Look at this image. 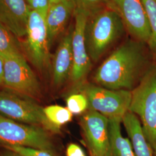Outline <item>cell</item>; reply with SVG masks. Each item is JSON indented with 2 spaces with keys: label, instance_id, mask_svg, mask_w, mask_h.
I'll list each match as a JSON object with an SVG mask.
<instances>
[{
  "label": "cell",
  "instance_id": "obj_16",
  "mask_svg": "<svg viewBox=\"0 0 156 156\" xmlns=\"http://www.w3.org/2000/svg\"><path fill=\"white\" fill-rule=\"evenodd\" d=\"M109 138L112 156H135L129 138L124 137L121 131L122 120H109Z\"/></svg>",
  "mask_w": 156,
  "mask_h": 156
},
{
  "label": "cell",
  "instance_id": "obj_13",
  "mask_svg": "<svg viewBox=\"0 0 156 156\" xmlns=\"http://www.w3.org/2000/svg\"><path fill=\"white\" fill-rule=\"evenodd\" d=\"M73 27H71L62 38L53 57L52 63L53 82L57 87L61 86L70 78L73 64Z\"/></svg>",
  "mask_w": 156,
  "mask_h": 156
},
{
  "label": "cell",
  "instance_id": "obj_8",
  "mask_svg": "<svg viewBox=\"0 0 156 156\" xmlns=\"http://www.w3.org/2000/svg\"><path fill=\"white\" fill-rule=\"evenodd\" d=\"M73 15L75 24L72 38L73 64L69 78L72 83L70 94L78 93L87 83V78L92 66L84 37V28L89 17L80 12L74 11Z\"/></svg>",
  "mask_w": 156,
  "mask_h": 156
},
{
  "label": "cell",
  "instance_id": "obj_23",
  "mask_svg": "<svg viewBox=\"0 0 156 156\" xmlns=\"http://www.w3.org/2000/svg\"><path fill=\"white\" fill-rule=\"evenodd\" d=\"M30 9L39 13L45 18L50 6L49 0H25Z\"/></svg>",
  "mask_w": 156,
  "mask_h": 156
},
{
  "label": "cell",
  "instance_id": "obj_25",
  "mask_svg": "<svg viewBox=\"0 0 156 156\" xmlns=\"http://www.w3.org/2000/svg\"><path fill=\"white\" fill-rule=\"evenodd\" d=\"M4 68V58L2 56L0 55V86H2V84H3Z\"/></svg>",
  "mask_w": 156,
  "mask_h": 156
},
{
  "label": "cell",
  "instance_id": "obj_1",
  "mask_svg": "<svg viewBox=\"0 0 156 156\" xmlns=\"http://www.w3.org/2000/svg\"><path fill=\"white\" fill-rule=\"evenodd\" d=\"M145 45L130 39L120 45L96 70L95 84L109 89L132 91L152 63Z\"/></svg>",
  "mask_w": 156,
  "mask_h": 156
},
{
  "label": "cell",
  "instance_id": "obj_22",
  "mask_svg": "<svg viewBox=\"0 0 156 156\" xmlns=\"http://www.w3.org/2000/svg\"><path fill=\"white\" fill-rule=\"evenodd\" d=\"M3 146L5 149L15 151L22 156H57L55 153L32 147L16 145H4Z\"/></svg>",
  "mask_w": 156,
  "mask_h": 156
},
{
  "label": "cell",
  "instance_id": "obj_6",
  "mask_svg": "<svg viewBox=\"0 0 156 156\" xmlns=\"http://www.w3.org/2000/svg\"><path fill=\"white\" fill-rule=\"evenodd\" d=\"M49 132L41 127L14 121L0 115V144L21 146L56 153Z\"/></svg>",
  "mask_w": 156,
  "mask_h": 156
},
{
  "label": "cell",
  "instance_id": "obj_26",
  "mask_svg": "<svg viewBox=\"0 0 156 156\" xmlns=\"http://www.w3.org/2000/svg\"><path fill=\"white\" fill-rule=\"evenodd\" d=\"M5 151H2L1 154L0 156H22L20 154L17 153L16 152L13 151L9 150V149H5Z\"/></svg>",
  "mask_w": 156,
  "mask_h": 156
},
{
  "label": "cell",
  "instance_id": "obj_18",
  "mask_svg": "<svg viewBox=\"0 0 156 156\" xmlns=\"http://www.w3.org/2000/svg\"><path fill=\"white\" fill-rule=\"evenodd\" d=\"M149 24L151 35L146 45L153 62H156V0H142Z\"/></svg>",
  "mask_w": 156,
  "mask_h": 156
},
{
  "label": "cell",
  "instance_id": "obj_3",
  "mask_svg": "<svg viewBox=\"0 0 156 156\" xmlns=\"http://www.w3.org/2000/svg\"><path fill=\"white\" fill-rule=\"evenodd\" d=\"M129 112L140 119L153 156H156V62L151 64L140 83L131 91Z\"/></svg>",
  "mask_w": 156,
  "mask_h": 156
},
{
  "label": "cell",
  "instance_id": "obj_28",
  "mask_svg": "<svg viewBox=\"0 0 156 156\" xmlns=\"http://www.w3.org/2000/svg\"></svg>",
  "mask_w": 156,
  "mask_h": 156
},
{
  "label": "cell",
  "instance_id": "obj_14",
  "mask_svg": "<svg viewBox=\"0 0 156 156\" xmlns=\"http://www.w3.org/2000/svg\"><path fill=\"white\" fill-rule=\"evenodd\" d=\"M74 11L75 6L72 0L50 4L45 18L50 47L64 30Z\"/></svg>",
  "mask_w": 156,
  "mask_h": 156
},
{
  "label": "cell",
  "instance_id": "obj_11",
  "mask_svg": "<svg viewBox=\"0 0 156 156\" xmlns=\"http://www.w3.org/2000/svg\"><path fill=\"white\" fill-rule=\"evenodd\" d=\"M109 119L88 109L83 113L80 124L91 156H112Z\"/></svg>",
  "mask_w": 156,
  "mask_h": 156
},
{
  "label": "cell",
  "instance_id": "obj_15",
  "mask_svg": "<svg viewBox=\"0 0 156 156\" xmlns=\"http://www.w3.org/2000/svg\"><path fill=\"white\" fill-rule=\"evenodd\" d=\"M122 123L131 142L135 156H153V151L145 137L138 117L128 112L123 117Z\"/></svg>",
  "mask_w": 156,
  "mask_h": 156
},
{
  "label": "cell",
  "instance_id": "obj_19",
  "mask_svg": "<svg viewBox=\"0 0 156 156\" xmlns=\"http://www.w3.org/2000/svg\"><path fill=\"white\" fill-rule=\"evenodd\" d=\"M44 110L48 119L58 128L73 119V114L67 107L54 105L44 108Z\"/></svg>",
  "mask_w": 156,
  "mask_h": 156
},
{
  "label": "cell",
  "instance_id": "obj_20",
  "mask_svg": "<svg viewBox=\"0 0 156 156\" xmlns=\"http://www.w3.org/2000/svg\"><path fill=\"white\" fill-rule=\"evenodd\" d=\"M75 11L82 12L88 17L107 8V0H72Z\"/></svg>",
  "mask_w": 156,
  "mask_h": 156
},
{
  "label": "cell",
  "instance_id": "obj_27",
  "mask_svg": "<svg viewBox=\"0 0 156 156\" xmlns=\"http://www.w3.org/2000/svg\"><path fill=\"white\" fill-rule=\"evenodd\" d=\"M50 2V4L51 3H57V2H59L62 1H65V0H49Z\"/></svg>",
  "mask_w": 156,
  "mask_h": 156
},
{
  "label": "cell",
  "instance_id": "obj_12",
  "mask_svg": "<svg viewBox=\"0 0 156 156\" xmlns=\"http://www.w3.org/2000/svg\"><path fill=\"white\" fill-rule=\"evenodd\" d=\"M31 11L25 0H0V23L17 38L24 37Z\"/></svg>",
  "mask_w": 156,
  "mask_h": 156
},
{
  "label": "cell",
  "instance_id": "obj_10",
  "mask_svg": "<svg viewBox=\"0 0 156 156\" xmlns=\"http://www.w3.org/2000/svg\"><path fill=\"white\" fill-rule=\"evenodd\" d=\"M107 8L117 12L134 39L147 44L151 30L142 0H107Z\"/></svg>",
  "mask_w": 156,
  "mask_h": 156
},
{
  "label": "cell",
  "instance_id": "obj_2",
  "mask_svg": "<svg viewBox=\"0 0 156 156\" xmlns=\"http://www.w3.org/2000/svg\"><path fill=\"white\" fill-rule=\"evenodd\" d=\"M126 30L116 12L106 8L88 17L84 28L86 48L91 62H98Z\"/></svg>",
  "mask_w": 156,
  "mask_h": 156
},
{
  "label": "cell",
  "instance_id": "obj_24",
  "mask_svg": "<svg viewBox=\"0 0 156 156\" xmlns=\"http://www.w3.org/2000/svg\"><path fill=\"white\" fill-rule=\"evenodd\" d=\"M67 156H86L82 148L78 145L71 144L67 149Z\"/></svg>",
  "mask_w": 156,
  "mask_h": 156
},
{
  "label": "cell",
  "instance_id": "obj_21",
  "mask_svg": "<svg viewBox=\"0 0 156 156\" xmlns=\"http://www.w3.org/2000/svg\"><path fill=\"white\" fill-rule=\"evenodd\" d=\"M67 108L73 114L83 113L89 109V102L85 95L81 93L71 94L66 100Z\"/></svg>",
  "mask_w": 156,
  "mask_h": 156
},
{
  "label": "cell",
  "instance_id": "obj_17",
  "mask_svg": "<svg viewBox=\"0 0 156 156\" xmlns=\"http://www.w3.org/2000/svg\"><path fill=\"white\" fill-rule=\"evenodd\" d=\"M0 55L24 56L22 45L16 37L0 23Z\"/></svg>",
  "mask_w": 156,
  "mask_h": 156
},
{
  "label": "cell",
  "instance_id": "obj_5",
  "mask_svg": "<svg viewBox=\"0 0 156 156\" xmlns=\"http://www.w3.org/2000/svg\"><path fill=\"white\" fill-rule=\"evenodd\" d=\"M78 93L85 95L89 109L97 112L108 119L123 120L129 112L131 91L112 90L86 83Z\"/></svg>",
  "mask_w": 156,
  "mask_h": 156
},
{
  "label": "cell",
  "instance_id": "obj_4",
  "mask_svg": "<svg viewBox=\"0 0 156 156\" xmlns=\"http://www.w3.org/2000/svg\"><path fill=\"white\" fill-rule=\"evenodd\" d=\"M0 115L19 123L41 127L53 134H60V128L46 116L44 108L33 98L11 90H0Z\"/></svg>",
  "mask_w": 156,
  "mask_h": 156
},
{
  "label": "cell",
  "instance_id": "obj_9",
  "mask_svg": "<svg viewBox=\"0 0 156 156\" xmlns=\"http://www.w3.org/2000/svg\"><path fill=\"white\" fill-rule=\"evenodd\" d=\"M26 39L23 46L24 53L39 71L50 64V46L45 18L37 12L31 11L29 15Z\"/></svg>",
  "mask_w": 156,
  "mask_h": 156
},
{
  "label": "cell",
  "instance_id": "obj_7",
  "mask_svg": "<svg viewBox=\"0 0 156 156\" xmlns=\"http://www.w3.org/2000/svg\"><path fill=\"white\" fill-rule=\"evenodd\" d=\"M2 57L4 61L2 86L6 89L33 99L38 97L41 93L40 83L25 56Z\"/></svg>",
  "mask_w": 156,
  "mask_h": 156
}]
</instances>
